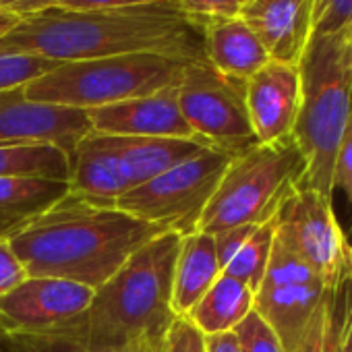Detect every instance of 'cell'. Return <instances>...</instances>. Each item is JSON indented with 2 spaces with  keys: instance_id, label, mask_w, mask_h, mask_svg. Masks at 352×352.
Masks as SVG:
<instances>
[{
  "instance_id": "6da1fadb",
  "label": "cell",
  "mask_w": 352,
  "mask_h": 352,
  "mask_svg": "<svg viewBox=\"0 0 352 352\" xmlns=\"http://www.w3.org/2000/svg\"><path fill=\"white\" fill-rule=\"evenodd\" d=\"M0 50L28 52L54 63L124 54H162L187 63L204 60V28L176 0L112 11L60 7L23 19L0 40Z\"/></svg>"
},
{
  "instance_id": "7a4b0ae2",
  "label": "cell",
  "mask_w": 352,
  "mask_h": 352,
  "mask_svg": "<svg viewBox=\"0 0 352 352\" xmlns=\"http://www.w3.org/2000/svg\"><path fill=\"white\" fill-rule=\"evenodd\" d=\"M162 232L116 204L67 191L5 239L30 278H63L96 290Z\"/></svg>"
},
{
  "instance_id": "3957f363",
  "label": "cell",
  "mask_w": 352,
  "mask_h": 352,
  "mask_svg": "<svg viewBox=\"0 0 352 352\" xmlns=\"http://www.w3.org/2000/svg\"><path fill=\"white\" fill-rule=\"evenodd\" d=\"M181 234L166 230L143 245L94 292L85 313L65 323L94 352L139 348L164 352L172 309V274Z\"/></svg>"
},
{
  "instance_id": "277c9868",
  "label": "cell",
  "mask_w": 352,
  "mask_h": 352,
  "mask_svg": "<svg viewBox=\"0 0 352 352\" xmlns=\"http://www.w3.org/2000/svg\"><path fill=\"white\" fill-rule=\"evenodd\" d=\"M298 73L300 106L292 139L307 164L298 185L331 199L336 153L352 112V52L346 30L311 36Z\"/></svg>"
},
{
  "instance_id": "5b68a950",
  "label": "cell",
  "mask_w": 352,
  "mask_h": 352,
  "mask_svg": "<svg viewBox=\"0 0 352 352\" xmlns=\"http://www.w3.org/2000/svg\"><path fill=\"white\" fill-rule=\"evenodd\" d=\"M189 63L162 54H124L58 63L23 87L32 102L94 110L157 94L181 83Z\"/></svg>"
},
{
  "instance_id": "8992f818",
  "label": "cell",
  "mask_w": 352,
  "mask_h": 352,
  "mask_svg": "<svg viewBox=\"0 0 352 352\" xmlns=\"http://www.w3.org/2000/svg\"><path fill=\"white\" fill-rule=\"evenodd\" d=\"M305 168V157L292 137L259 143L232 157L201 214L197 230L216 234L272 220L284 197L300 183Z\"/></svg>"
},
{
  "instance_id": "52a82bcc",
  "label": "cell",
  "mask_w": 352,
  "mask_h": 352,
  "mask_svg": "<svg viewBox=\"0 0 352 352\" xmlns=\"http://www.w3.org/2000/svg\"><path fill=\"white\" fill-rule=\"evenodd\" d=\"M230 162L232 155L206 147L191 160L126 191L116 208L181 236L197 232L201 214Z\"/></svg>"
},
{
  "instance_id": "ba28073f",
  "label": "cell",
  "mask_w": 352,
  "mask_h": 352,
  "mask_svg": "<svg viewBox=\"0 0 352 352\" xmlns=\"http://www.w3.org/2000/svg\"><path fill=\"white\" fill-rule=\"evenodd\" d=\"M193 135L236 157L259 145L245 102V83L218 73L206 58L185 67L176 87Z\"/></svg>"
},
{
  "instance_id": "9c48e42d",
  "label": "cell",
  "mask_w": 352,
  "mask_h": 352,
  "mask_svg": "<svg viewBox=\"0 0 352 352\" xmlns=\"http://www.w3.org/2000/svg\"><path fill=\"white\" fill-rule=\"evenodd\" d=\"M274 220L276 239L313 267L325 288L352 276V249L338 226L331 199L305 185H294Z\"/></svg>"
},
{
  "instance_id": "30bf717a",
  "label": "cell",
  "mask_w": 352,
  "mask_h": 352,
  "mask_svg": "<svg viewBox=\"0 0 352 352\" xmlns=\"http://www.w3.org/2000/svg\"><path fill=\"white\" fill-rule=\"evenodd\" d=\"M325 290L323 278L284 243L274 239L265 276L255 292L253 311L274 329L282 352H296Z\"/></svg>"
},
{
  "instance_id": "8fae6325",
  "label": "cell",
  "mask_w": 352,
  "mask_h": 352,
  "mask_svg": "<svg viewBox=\"0 0 352 352\" xmlns=\"http://www.w3.org/2000/svg\"><path fill=\"white\" fill-rule=\"evenodd\" d=\"M94 288L63 278H25L0 296V323L17 331L56 329L81 313L94 300Z\"/></svg>"
},
{
  "instance_id": "7c38bea8",
  "label": "cell",
  "mask_w": 352,
  "mask_h": 352,
  "mask_svg": "<svg viewBox=\"0 0 352 352\" xmlns=\"http://www.w3.org/2000/svg\"><path fill=\"white\" fill-rule=\"evenodd\" d=\"M89 131L85 110L32 102L23 87L0 91V143H52L71 155Z\"/></svg>"
},
{
  "instance_id": "4fadbf2b",
  "label": "cell",
  "mask_w": 352,
  "mask_h": 352,
  "mask_svg": "<svg viewBox=\"0 0 352 352\" xmlns=\"http://www.w3.org/2000/svg\"><path fill=\"white\" fill-rule=\"evenodd\" d=\"M245 102L259 143L292 137L300 106L298 65L270 60L245 81Z\"/></svg>"
},
{
  "instance_id": "5bb4252c",
  "label": "cell",
  "mask_w": 352,
  "mask_h": 352,
  "mask_svg": "<svg viewBox=\"0 0 352 352\" xmlns=\"http://www.w3.org/2000/svg\"><path fill=\"white\" fill-rule=\"evenodd\" d=\"M176 87L85 110L91 131L118 137H195L181 112Z\"/></svg>"
},
{
  "instance_id": "9a60e30c",
  "label": "cell",
  "mask_w": 352,
  "mask_h": 352,
  "mask_svg": "<svg viewBox=\"0 0 352 352\" xmlns=\"http://www.w3.org/2000/svg\"><path fill=\"white\" fill-rule=\"evenodd\" d=\"M239 17L278 63L298 65L313 36V0H247Z\"/></svg>"
},
{
  "instance_id": "2e32d148",
  "label": "cell",
  "mask_w": 352,
  "mask_h": 352,
  "mask_svg": "<svg viewBox=\"0 0 352 352\" xmlns=\"http://www.w3.org/2000/svg\"><path fill=\"white\" fill-rule=\"evenodd\" d=\"M69 160V193L94 201L116 204L126 191H131L112 135L89 131L75 145Z\"/></svg>"
},
{
  "instance_id": "e0dca14e",
  "label": "cell",
  "mask_w": 352,
  "mask_h": 352,
  "mask_svg": "<svg viewBox=\"0 0 352 352\" xmlns=\"http://www.w3.org/2000/svg\"><path fill=\"white\" fill-rule=\"evenodd\" d=\"M204 56L224 77L247 81L272 58L253 30L241 19L204 21Z\"/></svg>"
},
{
  "instance_id": "ac0fdd59",
  "label": "cell",
  "mask_w": 352,
  "mask_h": 352,
  "mask_svg": "<svg viewBox=\"0 0 352 352\" xmlns=\"http://www.w3.org/2000/svg\"><path fill=\"white\" fill-rule=\"evenodd\" d=\"M114 149L122 164L126 181L133 187H139L155 176L179 166L201 149L212 147L199 137H118L112 135Z\"/></svg>"
},
{
  "instance_id": "d6986e66",
  "label": "cell",
  "mask_w": 352,
  "mask_h": 352,
  "mask_svg": "<svg viewBox=\"0 0 352 352\" xmlns=\"http://www.w3.org/2000/svg\"><path fill=\"white\" fill-rule=\"evenodd\" d=\"M222 274L214 236L208 232H191L181 239L172 274V309L176 315H187L210 286Z\"/></svg>"
},
{
  "instance_id": "ffe728a7",
  "label": "cell",
  "mask_w": 352,
  "mask_h": 352,
  "mask_svg": "<svg viewBox=\"0 0 352 352\" xmlns=\"http://www.w3.org/2000/svg\"><path fill=\"white\" fill-rule=\"evenodd\" d=\"M253 300L255 292L247 284L222 272L187 317L206 336L234 331L236 325L253 311Z\"/></svg>"
},
{
  "instance_id": "44dd1931",
  "label": "cell",
  "mask_w": 352,
  "mask_h": 352,
  "mask_svg": "<svg viewBox=\"0 0 352 352\" xmlns=\"http://www.w3.org/2000/svg\"><path fill=\"white\" fill-rule=\"evenodd\" d=\"M69 185L44 179H0V236L67 195Z\"/></svg>"
},
{
  "instance_id": "7402d4cb",
  "label": "cell",
  "mask_w": 352,
  "mask_h": 352,
  "mask_svg": "<svg viewBox=\"0 0 352 352\" xmlns=\"http://www.w3.org/2000/svg\"><path fill=\"white\" fill-rule=\"evenodd\" d=\"M69 153L52 143H0V179L69 183Z\"/></svg>"
},
{
  "instance_id": "603a6c76",
  "label": "cell",
  "mask_w": 352,
  "mask_h": 352,
  "mask_svg": "<svg viewBox=\"0 0 352 352\" xmlns=\"http://www.w3.org/2000/svg\"><path fill=\"white\" fill-rule=\"evenodd\" d=\"M352 276L325 290L323 300L313 313L296 352H338L344 323L352 307Z\"/></svg>"
},
{
  "instance_id": "cb8c5ba5",
  "label": "cell",
  "mask_w": 352,
  "mask_h": 352,
  "mask_svg": "<svg viewBox=\"0 0 352 352\" xmlns=\"http://www.w3.org/2000/svg\"><path fill=\"white\" fill-rule=\"evenodd\" d=\"M274 239H276V220H267L263 224H259L247 239L245 243L239 247V251L234 253V257L224 265V274L241 280L243 284H247L253 292H257L270 257H272V249H274Z\"/></svg>"
},
{
  "instance_id": "d4e9b609",
  "label": "cell",
  "mask_w": 352,
  "mask_h": 352,
  "mask_svg": "<svg viewBox=\"0 0 352 352\" xmlns=\"http://www.w3.org/2000/svg\"><path fill=\"white\" fill-rule=\"evenodd\" d=\"M0 352H94L81 344V340L60 325L48 331H17L0 323ZM118 352H143L139 348H126Z\"/></svg>"
},
{
  "instance_id": "484cf974",
  "label": "cell",
  "mask_w": 352,
  "mask_h": 352,
  "mask_svg": "<svg viewBox=\"0 0 352 352\" xmlns=\"http://www.w3.org/2000/svg\"><path fill=\"white\" fill-rule=\"evenodd\" d=\"M56 65L58 63L36 54L0 50V91L25 87L34 79L52 71Z\"/></svg>"
},
{
  "instance_id": "4316f807",
  "label": "cell",
  "mask_w": 352,
  "mask_h": 352,
  "mask_svg": "<svg viewBox=\"0 0 352 352\" xmlns=\"http://www.w3.org/2000/svg\"><path fill=\"white\" fill-rule=\"evenodd\" d=\"M352 25V0H313V36H329Z\"/></svg>"
},
{
  "instance_id": "83f0119b",
  "label": "cell",
  "mask_w": 352,
  "mask_h": 352,
  "mask_svg": "<svg viewBox=\"0 0 352 352\" xmlns=\"http://www.w3.org/2000/svg\"><path fill=\"white\" fill-rule=\"evenodd\" d=\"M241 342V352H282V344L274 329L251 311L234 329Z\"/></svg>"
},
{
  "instance_id": "f1b7e54d",
  "label": "cell",
  "mask_w": 352,
  "mask_h": 352,
  "mask_svg": "<svg viewBox=\"0 0 352 352\" xmlns=\"http://www.w3.org/2000/svg\"><path fill=\"white\" fill-rule=\"evenodd\" d=\"M164 352H206V333L187 315H176L168 327Z\"/></svg>"
},
{
  "instance_id": "f546056e",
  "label": "cell",
  "mask_w": 352,
  "mask_h": 352,
  "mask_svg": "<svg viewBox=\"0 0 352 352\" xmlns=\"http://www.w3.org/2000/svg\"><path fill=\"white\" fill-rule=\"evenodd\" d=\"M181 11L197 23L212 19H232L241 15L247 0H176Z\"/></svg>"
},
{
  "instance_id": "4dcf8cb0",
  "label": "cell",
  "mask_w": 352,
  "mask_h": 352,
  "mask_svg": "<svg viewBox=\"0 0 352 352\" xmlns=\"http://www.w3.org/2000/svg\"><path fill=\"white\" fill-rule=\"evenodd\" d=\"M342 189L344 195L348 197L352 206V112L346 122L338 153H336V164H333V189Z\"/></svg>"
},
{
  "instance_id": "1f68e13d",
  "label": "cell",
  "mask_w": 352,
  "mask_h": 352,
  "mask_svg": "<svg viewBox=\"0 0 352 352\" xmlns=\"http://www.w3.org/2000/svg\"><path fill=\"white\" fill-rule=\"evenodd\" d=\"M25 278H28V272L17 259V255L13 253L9 241L5 236H0V296L13 290Z\"/></svg>"
},
{
  "instance_id": "d6a6232c",
  "label": "cell",
  "mask_w": 352,
  "mask_h": 352,
  "mask_svg": "<svg viewBox=\"0 0 352 352\" xmlns=\"http://www.w3.org/2000/svg\"><path fill=\"white\" fill-rule=\"evenodd\" d=\"M259 224H245V226H234L222 232L212 234L214 236V245H216V253H218V261L224 270V265L234 257V253L239 251V247L245 243V239L257 228Z\"/></svg>"
},
{
  "instance_id": "836d02e7",
  "label": "cell",
  "mask_w": 352,
  "mask_h": 352,
  "mask_svg": "<svg viewBox=\"0 0 352 352\" xmlns=\"http://www.w3.org/2000/svg\"><path fill=\"white\" fill-rule=\"evenodd\" d=\"M147 3H157V0H56V7L67 11H112Z\"/></svg>"
},
{
  "instance_id": "e575fe53",
  "label": "cell",
  "mask_w": 352,
  "mask_h": 352,
  "mask_svg": "<svg viewBox=\"0 0 352 352\" xmlns=\"http://www.w3.org/2000/svg\"><path fill=\"white\" fill-rule=\"evenodd\" d=\"M54 7H56V0H0V11L13 13L21 17V21Z\"/></svg>"
},
{
  "instance_id": "d590c367",
  "label": "cell",
  "mask_w": 352,
  "mask_h": 352,
  "mask_svg": "<svg viewBox=\"0 0 352 352\" xmlns=\"http://www.w3.org/2000/svg\"><path fill=\"white\" fill-rule=\"evenodd\" d=\"M206 352H241V342L234 331L206 336Z\"/></svg>"
},
{
  "instance_id": "8d00e7d4",
  "label": "cell",
  "mask_w": 352,
  "mask_h": 352,
  "mask_svg": "<svg viewBox=\"0 0 352 352\" xmlns=\"http://www.w3.org/2000/svg\"><path fill=\"white\" fill-rule=\"evenodd\" d=\"M19 23H21V17L7 13V11H0V40H3L7 34H11Z\"/></svg>"
},
{
  "instance_id": "74e56055",
  "label": "cell",
  "mask_w": 352,
  "mask_h": 352,
  "mask_svg": "<svg viewBox=\"0 0 352 352\" xmlns=\"http://www.w3.org/2000/svg\"><path fill=\"white\" fill-rule=\"evenodd\" d=\"M340 348H342L344 352H352V307H350L348 317H346V323H344V331H342Z\"/></svg>"
},
{
  "instance_id": "f35d334b",
  "label": "cell",
  "mask_w": 352,
  "mask_h": 352,
  "mask_svg": "<svg viewBox=\"0 0 352 352\" xmlns=\"http://www.w3.org/2000/svg\"><path fill=\"white\" fill-rule=\"evenodd\" d=\"M346 38H348V44H350V52H352V25L346 30Z\"/></svg>"
},
{
  "instance_id": "ab89813d",
  "label": "cell",
  "mask_w": 352,
  "mask_h": 352,
  "mask_svg": "<svg viewBox=\"0 0 352 352\" xmlns=\"http://www.w3.org/2000/svg\"><path fill=\"white\" fill-rule=\"evenodd\" d=\"M338 352H344V350H342V348H338Z\"/></svg>"
}]
</instances>
